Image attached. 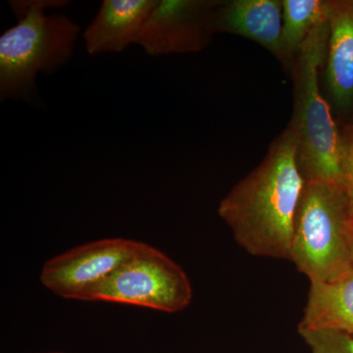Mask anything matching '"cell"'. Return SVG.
<instances>
[{"label": "cell", "instance_id": "6da1fadb", "mask_svg": "<svg viewBox=\"0 0 353 353\" xmlns=\"http://www.w3.org/2000/svg\"><path fill=\"white\" fill-rule=\"evenodd\" d=\"M304 187L296 132L289 123L263 161L221 201L218 213L246 252L290 260Z\"/></svg>", "mask_w": 353, "mask_h": 353}, {"label": "cell", "instance_id": "7a4b0ae2", "mask_svg": "<svg viewBox=\"0 0 353 353\" xmlns=\"http://www.w3.org/2000/svg\"><path fill=\"white\" fill-rule=\"evenodd\" d=\"M18 23L0 37V99H28L39 74L54 73L71 59L81 27L64 14L46 10L62 0L10 1Z\"/></svg>", "mask_w": 353, "mask_h": 353}, {"label": "cell", "instance_id": "3957f363", "mask_svg": "<svg viewBox=\"0 0 353 353\" xmlns=\"http://www.w3.org/2000/svg\"><path fill=\"white\" fill-rule=\"evenodd\" d=\"M352 204L343 183L305 180L290 261L310 282H332L352 273Z\"/></svg>", "mask_w": 353, "mask_h": 353}, {"label": "cell", "instance_id": "277c9868", "mask_svg": "<svg viewBox=\"0 0 353 353\" xmlns=\"http://www.w3.org/2000/svg\"><path fill=\"white\" fill-rule=\"evenodd\" d=\"M327 18L316 26L297 53L294 80V128L299 163L305 180L343 183L341 131L319 88V69L328 54ZM345 185V183H343Z\"/></svg>", "mask_w": 353, "mask_h": 353}, {"label": "cell", "instance_id": "5b68a950", "mask_svg": "<svg viewBox=\"0 0 353 353\" xmlns=\"http://www.w3.org/2000/svg\"><path fill=\"white\" fill-rule=\"evenodd\" d=\"M187 273L165 253L139 241L134 254L94 292L92 301L141 306L176 313L190 305Z\"/></svg>", "mask_w": 353, "mask_h": 353}, {"label": "cell", "instance_id": "8992f818", "mask_svg": "<svg viewBox=\"0 0 353 353\" xmlns=\"http://www.w3.org/2000/svg\"><path fill=\"white\" fill-rule=\"evenodd\" d=\"M139 241L105 239L77 246L46 262L41 284L58 296L92 301L101 287L134 254Z\"/></svg>", "mask_w": 353, "mask_h": 353}, {"label": "cell", "instance_id": "52a82bcc", "mask_svg": "<svg viewBox=\"0 0 353 353\" xmlns=\"http://www.w3.org/2000/svg\"><path fill=\"white\" fill-rule=\"evenodd\" d=\"M218 1L158 0L137 44L152 57L196 52L214 34L213 14Z\"/></svg>", "mask_w": 353, "mask_h": 353}, {"label": "cell", "instance_id": "ba28073f", "mask_svg": "<svg viewBox=\"0 0 353 353\" xmlns=\"http://www.w3.org/2000/svg\"><path fill=\"white\" fill-rule=\"evenodd\" d=\"M158 0H104L83 32L88 54L119 53L137 43Z\"/></svg>", "mask_w": 353, "mask_h": 353}, {"label": "cell", "instance_id": "9c48e42d", "mask_svg": "<svg viewBox=\"0 0 353 353\" xmlns=\"http://www.w3.org/2000/svg\"><path fill=\"white\" fill-rule=\"evenodd\" d=\"M212 28L214 32H231L252 39L281 61L283 2L280 0L219 2L213 14Z\"/></svg>", "mask_w": 353, "mask_h": 353}, {"label": "cell", "instance_id": "30bf717a", "mask_svg": "<svg viewBox=\"0 0 353 353\" xmlns=\"http://www.w3.org/2000/svg\"><path fill=\"white\" fill-rule=\"evenodd\" d=\"M329 24L326 79L336 105L353 103V0H327Z\"/></svg>", "mask_w": 353, "mask_h": 353}, {"label": "cell", "instance_id": "8fae6325", "mask_svg": "<svg viewBox=\"0 0 353 353\" xmlns=\"http://www.w3.org/2000/svg\"><path fill=\"white\" fill-rule=\"evenodd\" d=\"M299 329L334 330L353 334V272L332 282H310Z\"/></svg>", "mask_w": 353, "mask_h": 353}, {"label": "cell", "instance_id": "7c38bea8", "mask_svg": "<svg viewBox=\"0 0 353 353\" xmlns=\"http://www.w3.org/2000/svg\"><path fill=\"white\" fill-rule=\"evenodd\" d=\"M281 62L292 71L301 46L316 26L326 19L322 0H283Z\"/></svg>", "mask_w": 353, "mask_h": 353}, {"label": "cell", "instance_id": "4fadbf2b", "mask_svg": "<svg viewBox=\"0 0 353 353\" xmlns=\"http://www.w3.org/2000/svg\"><path fill=\"white\" fill-rule=\"evenodd\" d=\"M311 353H353V334L334 330L299 329Z\"/></svg>", "mask_w": 353, "mask_h": 353}, {"label": "cell", "instance_id": "5bb4252c", "mask_svg": "<svg viewBox=\"0 0 353 353\" xmlns=\"http://www.w3.org/2000/svg\"><path fill=\"white\" fill-rule=\"evenodd\" d=\"M343 183L353 208V124L341 131Z\"/></svg>", "mask_w": 353, "mask_h": 353}, {"label": "cell", "instance_id": "9a60e30c", "mask_svg": "<svg viewBox=\"0 0 353 353\" xmlns=\"http://www.w3.org/2000/svg\"><path fill=\"white\" fill-rule=\"evenodd\" d=\"M48 353H62V352H48Z\"/></svg>", "mask_w": 353, "mask_h": 353}, {"label": "cell", "instance_id": "2e32d148", "mask_svg": "<svg viewBox=\"0 0 353 353\" xmlns=\"http://www.w3.org/2000/svg\"><path fill=\"white\" fill-rule=\"evenodd\" d=\"M352 231H353V223H352Z\"/></svg>", "mask_w": 353, "mask_h": 353}]
</instances>
